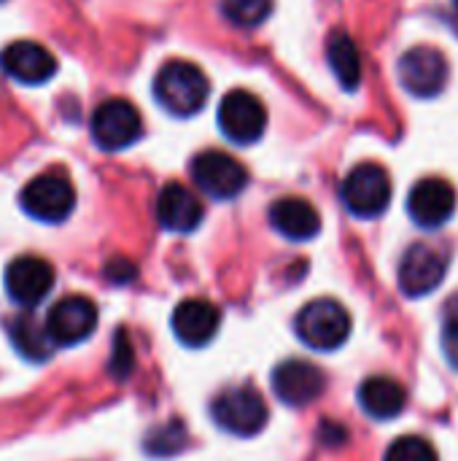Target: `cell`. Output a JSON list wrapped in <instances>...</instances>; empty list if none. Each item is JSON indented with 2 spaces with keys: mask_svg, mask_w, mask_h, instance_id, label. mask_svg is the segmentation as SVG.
I'll list each match as a JSON object with an SVG mask.
<instances>
[{
  "mask_svg": "<svg viewBox=\"0 0 458 461\" xmlns=\"http://www.w3.org/2000/svg\"><path fill=\"white\" fill-rule=\"evenodd\" d=\"M54 289V267L40 257H16L5 267V292L8 297L30 311L46 300V294Z\"/></svg>",
  "mask_w": 458,
  "mask_h": 461,
  "instance_id": "obj_12",
  "label": "cell"
},
{
  "mask_svg": "<svg viewBox=\"0 0 458 461\" xmlns=\"http://www.w3.org/2000/svg\"><path fill=\"white\" fill-rule=\"evenodd\" d=\"M186 429L181 421H170L165 427H157L146 435V454L151 456H173L186 448Z\"/></svg>",
  "mask_w": 458,
  "mask_h": 461,
  "instance_id": "obj_23",
  "label": "cell"
},
{
  "mask_svg": "<svg viewBox=\"0 0 458 461\" xmlns=\"http://www.w3.org/2000/svg\"><path fill=\"white\" fill-rule=\"evenodd\" d=\"M351 313L337 303V300H329V297H321V300H313L308 303L297 319H294V332L297 338L313 348V351H337L348 335H351Z\"/></svg>",
  "mask_w": 458,
  "mask_h": 461,
  "instance_id": "obj_2",
  "label": "cell"
},
{
  "mask_svg": "<svg viewBox=\"0 0 458 461\" xmlns=\"http://www.w3.org/2000/svg\"><path fill=\"white\" fill-rule=\"evenodd\" d=\"M219 127L227 140L238 146H251L265 135L267 127V108L262 100L246 89H232L224 95L219 105Z\"/></svg>",
  "mask_w": 458,
  "mask_h": 461,
  "instance_id": "obj_7",
  "label": "cell"
},
{
  "mask_svg": "<svg viewBox=\"0 0 458 461\" xmlns=\"http://www.w3.org/2000/svg\"><path fill=\"white\" fill-rule=\"evenodd\" d=\"M211 416L216 427H221L227 435L235 438H254L267 427V402L265 397L243 384V386H229L219 392V397L211 402Z\"/></svg>",
  "mask_w": 458,
  "mask_h": 461,
  "instance_id": "obj_3",
  "label": "cell"
},
{
  "mask_svg": "<svg viewBox=\"0 0 458 461\" xmlns=\"http://www.w3.org/2000/svg\"><path fill=\"white\" fill-rule=\"evenodd\" d=\"M194 184L213 200H232L248 186V170L227 151H202L192 159Z\"/></svg>",
  "mask_w": 458,
  "mask_h": 461,
  "instance_id": "obj_8",
  "label": "cell"
},
{
  "mask_svg": "<svg viewBox=\"0 0 458 461\" xmlns=\"http://www.w3.org/2000/svg\"><path fill=\"white\" fill-rule=\"evenodd\" d=\"M173 332L186 348H202L208 346L219 327H221V311L202 297H189L175 305L173 311Z\"/></svg>",
  "mask_w": 458,
  "mask_h": 461,
  "instance_id": "obj_16",
  "label": "cell"
},
{
  "mask_svg": "<svg viewBox=\"0 0 458 461\" xmlns=\"http://www.w3.org/2000/svg\"><path fill=\"white\" fill-rule=\"evenodd\" d=\"M105 276H108L111 281H116V284H124V281L135 278V265L127 262V259H111V262L105 265Z\"/></svg>",
  "mask_w": 458,
  "mask_h": 461,
  "instance_id": "obj_27",
  "label": "cell"
},
{
  "mask_svg": "<svg viewBox=\"0 0 458 461\" xmlns=\"http://www.w3.org/2000/svg\"><path fill=\"white\" fill-rule=\"evenodd\" d=\"M386 461H440V456L429 440L408 435V438H400L389 446Z\"/></svg>",
  "mask_w": 458,
  "mask_h": 461,
  "instance_id": "obj_24",
  "label": "cell"
},
{
  "mask_svg": "<svg viewBox=\"0 0 458 461\" xmlns=\"http://www.w3.org/2000/svg\"><path fill=\"white\" fill-rule=\"evenodd\" d=\"M154 213H157V221L170 232H194L205 216L200 197L184 184L162 186Z\"/></svg>",
  "mask_w": 458,
  "mask_h": 461,
  "instance_id": "obj_17",
  "label": "cell"
},
{
  "mask_svg": "<svg viewBox=\"0 0 458 461\" xmlns=\"http://www.w3.org/2000/svg\"><path fill=\"white\" fill-rule=\"evenodd\" d=\"M327 57H329V68L337 76V81L343 84V89L354 92L362 84V54L356 41L348 32H332L329 43H327Z\"/></svg>",
  "mask_w": 458,
  "mask_h": 461,
  "instance_id": "obj_21",
  "label": "cell"
},
{
  "mask_svg": "<svg viewBox=\"0 0 458 461\" xmlns=\"http://www.w3.org/2000/svg\"><path fill=\"white\" fill-rule=\"evenodd\" d=\"M94 327H97V305L81 294H70L54 303L43 321L51 346H78L94 332Z\"/></svg>",
  "mask_w": 458,
  "mask_h": 461,
  "instance_id": "obj_9",
  "label": "cell"
},
{
  "mask_svg": "<svg viewBox=\"0 0 458 461\" xmlns=\"http://www.w3.org/2000/svg\"><path fill=\"white\" fill-rule=\"evenodd\" d=\"M0 3H3V0H0Z\"/></svg>",
  "mask_w": 458,
  "mask_h": 461,
  "instance_id": "obj_29",
  "label": "cell"
},
{
  "mask_svg": "<svg viewBox=\"0 0 458 461\" xmlns=\"http://www.w3.org/2000/svg\"><path fill=\"white\" fill-rule=\"evenodd\" d=\"M340 197L354 216L375 219L391 203V178H389L386 167H381L375 162H362L346 176V181L340 186Z\"/></svg>",
  "mask_w": 458,
  "mask_h": 461,
  "instance_id": "obj_5",
  "label": "cell"
},
{
  "mask_svg": "<svg viewBox=\"0 0 458 461\" xmlns=\"http://www.w3.org/2000/svg\"><path fill=\"white\" fill-rule=\"evenodd\" d=\"M454 3H456V8H458V0H454Z\"/></svg>",
  "mask_w": 458,
  "mask_h": 461,
  "instance_id": "obj_28",
  "label": "cell"
},
{
  "mask_svg": "<svg viewBox=\"0 0 458 461\" xmlns=\"http://www.w3.org/2000/svg\"><path fill=\"white\" fill-rule=\"evenodd\" d=\"M359 405L362 411L375 419V421H391L397 419L405 405H408V394L405 389L386 375H373L359 386Z\"/></svg>",
  "mask_w": 458,
  "mask_h": 461,
  "instance_id": "obj_19",
  "label": "cell"
},
{
  "mask_svg": "<svg viewBox=\"0 0 458 461\" xmlns=\"http://www.w3.org/2000/svg\"><path fill=\"white\" fill-rule=\"evenodd\" d=\"M270 384H273L275 397L283 405H289V408H305V405L316 402L324 394V389H327L324 373L316 365L305 362V359H286V362H281L273 370Z\"/></svg>",
  "mask_w": 458,
  "mask_h": 461,
  "instance_id": "obj_11",
  "label": "cell"
},
{
  "mask_svg": "<svg viewBox=\"0 0 458 461\" xmlns=\"http://www.w3.org/2000/svg\"><path fill=\"white\" fill-rule=\"evenodd\" d=\"M19 203L27 216L43 224L65 221L76 208V186L67 176L51 170L35 176L19 194Z\"/></svg>",
  "mask_w": 458,
  "mask_h": 461,
  "instance_id": "obj_4",
  "label": "cell"
},
{
  "mask_svg": "<svg viewBox=\"0 0 458 461\" xmlns=\"http://www.w3.org/2000/svg\"><path fill=\"white\" fill-rule=\"evenodd\" d=\"M445 273L448 265L437 249L427 243H413L400 262V289L413 300L427 297L443 284Z\"/></svg>",
  "mask_w": 458,
  "mask_h": 461,
  "instance_id": "obj_13",
  "label": "cell"
},
{
  "mask_svg": "<svg viewBox=\"0 0 458 461\" xmlns=\"http://www.w3.org/2000/svg\"><path fill=\"white\" fill-rule=\"evenodd\" d=\"M143 135V119L140 111L124 100V97H111L97 105L92 113V138L103 151H121L138 143Z\"/></svg>",
  "mask_w": 458,
  "mask_h": 461,
  "instance_id": "obj_6",
  "label": "cell"
},
{
  "mask_svg": "<svg viewBox=\"0 0 458 461\" xmlns=\"http://www.w3.org/2000/svg\"><path fill=\"white\" fill-rule=\"evenodd\" d=\"M443 348L448 362L458 370V294H454L445 305L443 316Z\"/></svg>",
  "mask_w": 458,
  "mask_h": 461,
  "instance_id": "obj_26",
  "label": "cell"
},
{
  "mask_svg": "<svg viewBox=\"0 0 458 461\" xmlns=\"http://www.w3.org/2000/svg\"><path fill=\"white\" fill-rule=\"evenodd\" d=\"M400 78L416 97H437L448 84V59L435 46H413L400 59Z\"/></svg>",
  "mask_w": 458,
  "mask_h": 461,
  "instance_id": "obj_10",
  "label": "cell"
},
{
  "mask_svg": "<svg viewBox=\"0 0 458 461\" xmlns=\"http://www.w3.org/2000/svg\"><path fill=\"white\" fill-rule=\"evenodd\" d=\"M211 95L208 76L186 59H170L157 70L154 97L173 116H194Z\"/></svg>",
  "mask_w": 458,
  "mask_h": 461,
  "instance_id": "obj_1",
  "label": "cell"
},
{
  "mask_svg": "<svg viewBox=\"0 0 458 461\" xmlns=\"http://www.w3.org/2000/svg\"><path fill=\"white\" fill-rule=\"evenodd\" d=\"M8 338H11L13 348L19 351V357H24L30 362H46L51 357V351H54L43 324H38L30 311H24L16 319H11Z\"/></svg>",
  "mask_w": 458,
  "mask_h": 461,
  "instance_id": "obj_20",
  "label": "cell"
},
{
  "mask_svg": "<svg viewBox=\"0 0 458 461\" xmlns=\"http://www.w3.org/2000/svg\"><path fill=\"white\" fill-rule=\"evenodd\" d=\"M270 224L275 227V232H281L289 240H313L321 232V216L319 211L302 200V197H283L275 200L270 208Z\"/></svg>",
  "mask_w": 458,
  "mask_h": 461,
  "instance_id": "obj_18",
  "label": "cell"
},
{
  "mask_svg": "<svg viewBox=\"0 0 458 461\" xmlns=\"http://www.w3.org/2000/svg\"><path fill=\"white\" fill-rule=\"evenodd\" d=\"M224 19H229L238 27H256L270 14L275 0H219Z\"/></svg>",
  "mask_w": 458,
  "mask_h": 461,
  "instance_id": "obj_22",
  "label": "cell"
},
{
  "mask_svg": "<svg viewBox=\"0 0 458 461\" xmlns=\"http://www.w3.org/2000/svg\"><path fill=\"white\" fill-rule=\"evenodd\" d=\"M135 351H132V343L127 340V335H124V330H119L116 332V343H113V357H111V362H108V373L116 378V381H124L130 373H132V367H135V357H132Z\"/></svg>",
  "mask_w": 458,
  "mask_h": 461,
  "instance_id": "obj_25",
  "label": "cell"
},
{
  "mask_svg": "<svg viewBox=\"0 0 458 461\" xmlns=\"http://www.w3.org/2000/svg\"><path fill=\"white\" fill-rule=\"evenodd\" d=\"M0 70L19 84L38 86L57 73V59L35 41H13L0 51Z\"/></svg>",
  "mask_w": 458,
  "mask_h": 461,
  "instance_id": "obj_15",
  "label": "cell"
},
{
  "mask_svg": "<svg viewBox=\"0 0 458 461\" xmlns=\"http://www.w3.org/2000/svg\"><path fill=\"white\" fill-rule=\"evenodd\" d=\"M410 219L424 230H437L456 213V189L445 178H424L408 197Z\"/></svg>",
  "mask_w": 458,
  "mask_h": 461,
  "instance_id": "obj_14",
  "label": "cell"
}]
</instances>
